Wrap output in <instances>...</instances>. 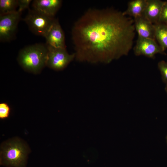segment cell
<instances>
[{
    "label": "cell",
    "mask_w": 167,
    "mask_h": 167,
    "mask_svg": "<svg viewBox=\"0 0 167 167\" xmlns=\"http://www.w3.org/2000/svg\"><path fill=\"white\" fill-rule=\"evenodd\" d=\"M134 19L113 9H91L74 24L72 37L75 58L108 64L127 55L135 36Z\"/></svg>",
    "instance_id": "cell-1"
},
{
    "label": "cell",
    "mask_w": 167,
    "mask_h": 167,
    "mask_svg": "<svg viewBox=\"0 0 167 167\" xmlns=\"http://www.w3.org/2000/svg\"><path fill=\"white\" fill-rule=\"evenodd\" d=\"M28 148L18 138L2 143L0 148V164L7 167H26Z\"/></svg>",
    "instance_id": "cell-2"
},
{
    "label": "cell",
    "mask_w": 167,
    "mask_h": 167,
    "mask_svg": "<svg viewBox=\"0 0 167 167\" xmlns=\"http://www.w3.org/2000/svg\"><path fill=\"white\" fill-rule=\"evenodd\" d=\"M48 53L46 44H36L27 46L19 51L18 61L26 71L38 74L46 66Z\"/></svg>",
    "instance_id": "cell-3"
},
{
    "label": "cell",
    "mask_w": 167,
    "mask_h": 167,
    "mask_svg": "<svg viewBox=\"0 0 167 167\" xmlns=\"http://www.w3.org/2000/svg\"><path fill=\"white\" fill-rule=\"evenodd\" d=\"M55 18L34 9H29L24 19L30 31L35 35L44 37Z\"/></svg>",
    "instance_id": "cell-4"
},
{
    "label": "cell",
    "mask_w": 167,
    "mask_h": 167,
    "mask_svg": "<svg viewBox=\"0 0 167 167\" xmlns=\"http://www.w3.org/2000/svg\"><path fill=\"white\" fill-rule=\"evenodd\" d=\"M47 45L48 53L46 66L51 69L56 71L62 70L75 58V53L69 54L66 48Z\"/></svg>",
    "instance_id": "cell-5"
},
{
    "label": "cell",
    "mask_w": 167,
    "mask_h": 167,
    "mask_svg": "<svg viewBox=\"0 0 167 167\" xmlns=\"http://www.w3.org/2000/svg\"><path fill=\"white\" fill-rule=\"evenodd\" d=\"M22 13L17 11L0 15V41L9 42L14 38Z\"/></svg>",
    "instance_id": "cell-6"
},
{
    "label": "cell",
    "mask_w": 167,
    "mask_h": 167,
    "mask_svg": "<svg viewBox=\"0 0 167 167\" xmlns=\"http://www.w3.org/2000/svg\"><path fill=\"white\" fill-rule=\"evenodd\" d=\"M133 50L136 56L143 55L152 58L158 54H165L155 39L138 36Z\"/></svg>",
    "instance_id": "cell-7"
},
{
    "label": "cell",
    "mask_w": 167,
    "mask_h": 167,
    "mask_svg": "<svg viewBox=\"0 0 167 167\" xmlns=\"http://www.w3.org/2000/svg\"><path fill=\"white\" fill-rule=\"evenodd\" d=\"M44 37L47 45L66 48L64 33L57 19H55Z\"/></svg>",
    "instance_id": "cell-8"
},
{
    "label": "cell",
    "mask_w": 167,
    "mask_h": 167,
    "mask_svg": "<svg viewBox=\"0 0 167 167\" xmlns=\"http://www.w3.org/2000/svg\"><path fill=\"white\" fill-rule=\"evenodd\" d=\"M134 19L135 31L138 37L155 39L154 24L142 15Z\"/></svg>",
    "instance_id": "cell-9"
},
{
    "label": "cell",
    "mask_w": 167,
    "mask_h": 167,
    "mask_svg": "<svg viewBox=\"0 0 167 167\" xmlns=\"http://www.w3.org/2000/svg\"><path fill=\"white\" fill-rule=\"evenodd\" d=\"M60 0H35L32 3L33 9L50 17H54L61 6Z\"/></svg>",
    "instance_id": "cell-10"
},
{
    "label": "cell",
    "mask_w": 167,
    "mask_h": 167,
    "mask_svg": "<svg viewBox=\"0 0 167 167\" xmlns=\"http://www.w3.org/2000/svg\"><path fill=\"white\" fill-rule=\"evenodd\" d=\"M164 2L160 0H147L142 16L153 24L158 23Z\"/></svg>",
    "instance_id": "cell-11"
},
{
    "label": "cell",
    "mask_w": 167,
    "mask_h": 167,
    "mask_svg": "<svg viewBox=\"0 0 167 167\" xmlns=\"http://www.w3.org/2000/svg\"><path fill=\"white\" fill-rule=\"evenodd\" d=\"M147 3V0H134L128 3L123 14L134 19L142 15Z\"/></svg>",
    "instance_id": "cell-12"
},
{
    "label": "cell",
    "mask_w": 167,
    "mask_h": 167,
    "mask_svg": "<svg viewBox=\"0 0 167 167\" xmlns=\"http://www.w3.org/2000/svg\"><path fill=\"white\" fill-rule=\"evenodd\" d=\"M154 26L155 39L164 51L167 49V24L159 23Z\"/></svg>",
    "instance_id": "cell-13"
},
{
    "label": "cell",
    "mask_w": 167,
    "mask_h": 167,
    "mask_svg": "<svg viewBox=\"0 0 167 167\" xmlns=\"http://www.w3.org/2000/svg\"><path fill=\"white\" fill-rule=\"evenodd\" d=\"M17 7V0H0V15L14 12Z\"/></svg>",
    "instance_id": "cell-14"
},
{
    "label": "cell",
    "mask_w": 167,
    "mask_h": 167,
    "mask_svg": "<svg viewBox=\"0 0 167 167\" xmlns=\"http://www.w3.org/2000/svg\"><path fill=\"white\" fill-rule=\"evenodd\" d=\"M158 67L163 81L167 84V62L164 60L161 61L158 63Z\"/></svg>",
    "instance_id": "cell-15"
},
{
    "label": "cell",
    "mask_w": 167,
    "mask_h": 167,
    "mask_svg": "<svg viewBox=\"0 0 167 167\" xmlns=\"http://www.w3.org/2000/svg\"><path fill=\"white\" fill-rule=\"evenodd\" d=\"M10 108L6 103L0 104V118L3 119L8 118L10 115Z\"/></svg>",
    "instance_id": "cell-16"
},
{
    "label": "cell",
    "mask_w": 167,
    "mask_h": 167,
    "mask_svg": "<svg viewBox=\"0 0 167 167\" xmlns=\"http://www.w3.org/2000/svg\"><path fill=\"white\" fill-rule=\"evenodd\" d=\"M159 23L167 24V1L164 2L162 6Z\"/></svg>",
    "instance_id": "cell-17"
},
{
    "label": "cell",
    "mask_w": 167,
    "mask_h": 167,
    "mask_svg": "<svg viewBox=\"0 0 167 167\" xmlns=\"http://www.w3.org/2000/svg\"><path fill=\"white\" fill-rule=\"evenodd\" d=\"M31 1V0H17L18 9L17 11L22 13L24 10L29 9V5Z\"/></svg>",
    "instance_id": "cell-18"
},
{
    "label": "cell",
    "mask_w": 167,
    "mask_h": 167,
    "mask_svg": "<svg viewBox=\"0 0 167 167\" xmlns=\"http://www.w3.org/2000/svg\"><path fill=\"white\" fill-rule=\"evenodd\" d=\"M166 84V86H165V91L166 93H167V84Z\"/></svg>",
    "instance_id": "cell-19"
},
{
    "label": "cell",
    "mask_w": 167,
    "mask_h": 167,
    "mask_svg": "<svg viewBox=\"0 0 167 167\" xmlns=\"http://www.w3.org/2000/svg\"></svg>",
    "instance_id": "cell-20"
}]
</instances>
